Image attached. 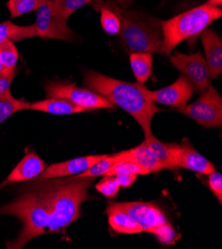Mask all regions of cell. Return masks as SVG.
<instances>
[{"label":"cell","mask_w":222,"mask_h":249,"mask_svg":"<svg viewBox=\"0 0 222 249\" xmlns=\"http://www.w3.org/2000/svg\"><path fill=\"white\" fill-rule=\"evenodd\" d=\"M44 181L0 208V215H14L23 223L21 232L7 243V248H23L35 237L48 233L54 213L56 179Z\"/></svg>","instance_id":"obj_1"},{"label":"cell","mask_w":222,"mask_h":249,"mask_svg":"<svg viewBox=\"0 0 222 249\" xmlns=\"http://www.w3.org/2000/svg\"><path fill=\"white\" fill-rule=\"evenodd\" d=\"M83 80L87 89L103 95L132 115L141 125L144 138L153 135V118L161 109L152 101L150 89L143 84L116 80L91 70L85 71Z\"/></svg>","instance_id":"obj_2"},{"label":"cell","mask_w":222,"mask_h":249,"mask_svg":"<svg viewBox=\"0 0 222 249\" xmlns=\"http://www.w3.org/2000/svg\"><path fill=\"white\" fill-rule=\"evenodd\" d=\"M101 1L118 14L121 21L119 35L130 54L161 53L162 43L161 20L139 11L121 8L111 0Z\"/></svg>","instance_id":"obj_3"},{"label":"cell","mask_w":222,"mask_h":249,"mask_svg":"<svg viewBox=\"0 0 222 249\" xmlns=\"http://www.w3.org/2000/svg\"><path fill=\"white\" fill-rule=\"evenodd\" d=\"M221 16L222 10L220 7L205 3L168 20L161 21L162 43L161 53L169 57L179 44L201 35L212 22Z\"/></svg>","instance_id":"obj_4"},{"label":"cell","mask_w":222,"mask_h":249,"mask_svg":"<svg viewBox=\"0 0 222 249\" xmlns=\"http://www.w3.org/2000/svg\"><path fill=\"white\" fill-rule=\"evenodd\" d=\"M117 205L129 213L141 226L142 231L153 233L164 245L177 242L179 235L161 210L152 203L125 202Z\"/></svg>","instance_id":"obj_5"},{"label":"cell","mask_w":222,"mask_h":249,"mask_svg":"<svg viewBox=\"0 0 222 249\" xmlns=\"http://www.w3.org/2000/svg\"><path fill=\"white\" fill-rule=\"evenodd\" d=\"M44 90L48 97L65 98L88 111L101 108H116V106L103 95L87 88H79L68 81H48L44 85Z\"/></svg>","instance_id":"obj_6"},{"label":"cell","mask_w":222,"mask_h":249,"mask_svg":"<svg viewBox=\"0 0 222 249\" xmlns=\"http://www.w3.org/2000/svg\"><path fill=\"white\" fill-rule=\"evenodd\" d=\"M179 111L205 127L220 128L222 125V98L212 86L196 102Z\"/></svg>","instance_id":"obj_7"},{"label":"cell","mask_w":222,"mask_h":249,"mask_svg":"<svg viewBox=\"0 0 222 249\" xmlns=\"http://www.w3.org/2000/svg\"><path fill=\"white\" fill-rule=\"evenodd\" d=\"M169 60L201 93L212 86L209 68L201 52L185 55L176 51L174 55L169 56Z\"/></svg>","instance_id":"obj_8"},{"label":"cell","mask_w":222,"mask_h":249,"mask_svg":"<svg viewBox=\"0 0 222 249\" xmlns=\"http://www.w3.org/2000/svg\"><path fill=\"white\" fill-rule=\"evenodd\" d=\"M37 36L44 39H55L75 42L77 35L67 25V21L60 18L52 9L49 0L37 9L36 14Z\"/></svg>","instance_id":"obj_9"},{"label":"cell","mask_w":222,"mask_h":249,"mask_svg":"<svg viewBox=\"0 0 222 249\" xmlns=\"http://www.w3.org/2000/svg\"><path fill=\"white\" fill-rule=\"evenodd\" d=\"M172 164L208 176L216 171L213 164L197 152L189 143H168Z\"/></svg>","instance_id":"obj_10"},{"label":"cell","mask_w":222,"mask_h":249,"mask_svg":"<svg viewBox=\"0 0 222 249\" xmlns=\"http://www.w3.org/2000/svg\"><path fill=\"white\" fill-rule=\"evenodd\" d=\"M194 93V87L184 77L181 76L174 84L158 90L150 89V96L156 104H161L176 108L187 105Z\"/></svg>","instance_id":"obj_11"},{"label":"cell","mask_w":222,"mask_h":249,"mask_svg":"<svg viewBox=\"0 0 222 249\" xmlns=\"http://www.w3.org/2000/svg\"><path fill=\"white\" fill-rule=\"evenodd\" d=\"M107 156L108 155L105 154L91 155L53 164L44 170V172L39 176V181L80 175V174L86 172L96 162L106 158Z\"/></svg>","instance_id":"obj_12"},{"label":"cell","mask_w":222,"mask_h":249,"mask_svg":"<svg viewBox=\"0 0 222 249\" xmlns=\"http://www.w3.org/2000/svg\"><path fill=\"white\" fill-rule=\"evenodd\" d=\"M202 42L211 78L217 79L222 72V40L216 32L206 28L202 33Z\"/></svg>","instance_id":"obj_13"},{"label":"cell","mask_w":222,"mask_h":249,"mask_svg":"<svg viewBox=\"0 0 222 249\" xmlns=\"http://www.w3.org/2000/svg\"><path fill=\"white\" fill-rule=\"evenodd\" d=\"M46 169L44 161L34 152H29L9 174L5 183H19L39 177Z\"/></svg>","instance_id":"obj_14"},{"label":"cell","mask_w":222,"mask_h":249,"mask_svg":"<svg viewBox=\"0 0 222 249\" xmlns=\"http://www.w3.org/2000/svg\"><path fill=\"white\" fill-rule=\"evenodd\" d=\"M117 160L129 161L138 164L139 166L146 169L150 173H156L164 170V167L154 154L151 149L145 145L144 142L139 146L129 149L127 151L117 153Z\"/></svg>","instance_id":"obj_15"},{"label":"cell","mask_w":222,"mask_h":249,"mask_svg":"<svg viewBox=\"0 0 222 249\" xmlns=\"http://www.w3.org/2000/svg\"><path fill=\"white\" fill-rule=\"evenodd\" d=\"M107 214L110 227L120 233H141L142 229L137 220L125 210L120 208L117 203H112L108 206Z\"/></svg>","instance_id":"obj_16"},{"label":"cell","mask_w":222,"mask_h":249,"mask_svg":"<svg viewBox=\"0 0 222 249\" xmlns=\"http://www.w3.org/2000/svg\"><path fill=\"white\" fill-rule=\"evenodd\" d=\"M30 109L56 115H69L75 113L89 112L87 109L80 107L73 103L61 97H48L44 101L30 104Z\"/></svg>","instance_id":"obj_17"},{"label":"cell","mask_w":222,"mask_h":249,"mask_svg":"<svg viewBox=\"0 0 222 249\" xmlns=\"http://www.w3.org/2000/svg\"><path fill=\"white\" fill-rule=\"evenodd\" d=\"M36 36L37 30L35 24L28 25V26H19L11 21L0 23V46L7 41L14 43Z\"/></svg>","instance_id":"obj_18"},{"label":"cell","mask_w":222,"mask_h":249,"mask_svg":"<svg viewBox=\"0 0 222 249\" xmlns=\"http://www.w3.org/2000/svg\"><path fill=\"white\" fill-rule=\"evenodd\" d=\"M153 54L151 53L130 54L131 67L138 83L144 84L150 79L153 72Z\"/></svg>","instance_id":"obj_19"},{"label":"cell","mask_w":222,"mask_h":249,"mask_svg":"<svg viewBox=\"0 0 222 249\" xmlns=\"http://www.w3.org/2000/svg\"><path fill=\"white\" fill-rule=\"evenodd\" d=\"M91 4L96 11L101 12V25L103 30L109 35H119L121 31V21L118 14L104 5L101 0H95Z\"/></svg>","instance_id":"obj_20"},{"label":"cell","mask_w":222,"mask_h":249,"mask_svg":"<svg viewBox=\"0 0 222 249\" xmlns=\"http://www.w3.org/2000/svg\"><path fill=\"white\" fill-rule=\"evenodd\" d=\"M30 109V103L15 98L11 92L0 96V124L14 113Z\"/></svg>","instance_id":"obj_21"},{"label":"cell","mask_w":222,"mask_h":249,"mask_svg":"<svg viewBox=\"0 0 222 249\" xmlns=\"http://www.w3.org/2000/svg\"><path fill=\"white\" fill-rule=\"evenodd\" d=\"M145 145L149 147L151 150L154 152V154L157 156V158L160 160V162L164 167V170H171L175 171L177 168L172 164L171 154L168 147V143H162L160 140H158L154 134L150 137L144 138Z\"/></svg>","instance_id":"obj_22"},{"label":"cell","mask_w":222,"mask_h":249,"mask_svg":"<svg viewBox=\"0 0 222 249\" xmlns=\"http://www.w3.org/2000/svg\"><path fill=\"white\" fill-rule=\"evenodd\" d=\"M53 11L62 19L68 18L78 9L87 4H91L95 0H49Z\"/></svg>","instance_id":"obj_23"},{"label":"cell","mask_w":222,"mask_h":249,"mask_svg":"<svg viewBox=\"0 0 222 249\" xmlns=\"http://www.w3.org/2000/svg\"><path fill=\"white\" fill-rule=\"evenodd\" d=\"M46 0H8L7 8L12 18L37 11Z\"/></svg>","instance_id":"obj_24"},{"label":"cell","mask_w":222,"mask_h":249,"mask_svg":"<svg viewBox=\"0 0 222 249\" xmlns=\"http://www.w3.org/2000/svg\"><path fill=\"white\" fill-rule=\"evenodd\" d=\"M118 162L117 153L108 155L106 158L101 159L91 166L86 172L80 174V175L74 176L75 178H97L99 176H106V174L111 170V168Z\"/></svg>","instance_id":"obj_25"},{"label":"cell","mask_w":222,"mask_h":249,"mask_svg":"<svg viewBox=\"0 0 222 249\" xmlns=\"http://www.w3.org/2000/svg\"><path fill=\"white\" fill-rule=\"evenodd\" d=\"M150 172L146 169L139 166L136 163L129 161H119L111 170L106 174V176H117V175H149Z\"/></svg>","instance_id":"obj_26"},{"label":"cell","mask_w":222,"mask_h":249,"mask_svg":"<svg viewBox=\"0 0 222 249\" xmlns=\"http://www.w3.org/2000/svg\"><path fill=\"white\" fill-rule=\"evenodd\" d=\"M0 59H1L5 71L16 70L19 54L13 42L7 41L0 46Z\"/></svg>","instance_id":"obj_27"},{"label":"cell","mask_w":222,"mask_h":249,"mask_svg":"<svg viewBox=\"0 0 222 249\" xmlns=\"http://www.w3.org/2000/svg\"><path fill=\"white\" fill-rule=\"evenodd\" d=\"M120 185L115 176H105V178L96 185V189L105 196L112 198L117 196L120 191Z\"/></svg>","instance_id":"obj_28"},{"label":"cell","mask_w":222,"mask_h":249,"mask_svg":"<svg viewBox=\"0 0 222 249\" xmlns=\"http://www.w3.org/2000/svg\"><path fill=\"white\" fill-rule=\"evenodd\" d=\"M208 186L214 196L217 197L219 204L222 203V176L219 172H212L208 175Z\"/></svg>","instance_id":"obj_29"},{"label":"cell","mask_w":222,"mask_h":249,"mask_svg":"<svg viewBox=\"0 0 222 249\" xmlns=\"http://www.w3.org/2000/svg\"><path fill=\"white\" fill-rule=\"evenodd\" d=\"M17 70L11 71H4L0 73V96L10 92V87L12 81L16 77Z\"/></svg>","instance_id":"obj_30"},{"label":"cell","mask_w":222,"mask_h":249,"mask_svg":"<svg viewBox=\"0 0 222 249\" xmlns=\"http://www.w3.org/2000/svg\"><path fill=\"white\" fill-rule=\"evenodd\" d=\"M117 182L121 188H129L132 187L137 181V175H117L115 176Z\"/></svg>","instance_id":"obj_31"},{"label":"cell","mask_w":222,"mask_h":249,"mask_svg":"<svg viewBox=\"0 0 222 249\" xmlns=\"http://www.w3.org/2000/svg\"><path fill=\"white\" fill-rule=\"evenodd\" d=\"M114 1H116L119 6L125 9H129L135 3V0H114Z\"/></svg>","instance_id":"obj_32"},{"label":"cell","mask_w":222,"mask_h":249,"mask_svg":"<svg viewBox=\"0 0 222 249\" xmlns=\"http://www.w3.org/2000/svg\"><path fill=\"white\" fill-rule=\"evenodd\" d=\"M207 4L212 5V6H220L222 3V0H207Z\"/></svg>","instance_id":"obj_33"},{"label":"cell","mask_w":222,"mask_h":249,"mask_svg":"<svg viewBox=\"0 0 222 249\" xmlns=\"http://www.w3.org/2000/svg\"><path fill=\"white\" fill-rule=\"evenodd\" d=\"M5 71H4V67H3V64H2V62H1V59H0V73L1 72H4Z\"/></svg>","instance_id":"obj_34"}]
</instances>
